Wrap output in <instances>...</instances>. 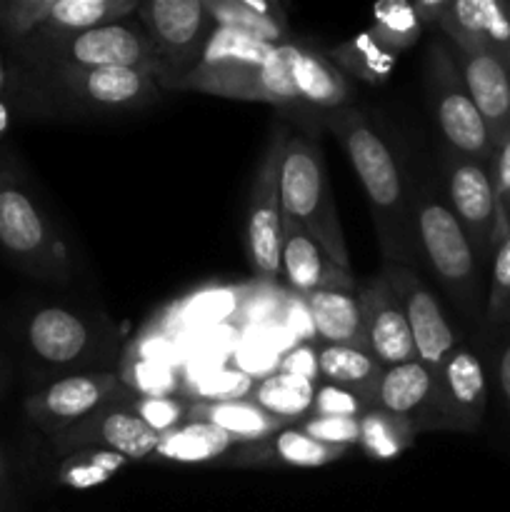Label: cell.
<instances>
[{
	"mask_svg": "<svg viewBox=\"0 0 510 512\" xmlns=\"http://www.w3.org/2000/svg\"><path fill=\"white\" fill-rule=\"evenodd\" d=\"M320 125L340 140L350 165L363 183L383 263L418 268L423 258H420L418 235H415L413 203L405 193L398 158L388 148L383 135L375 130L373 120L363 110L350 105V108L323 115Z\"/></svg>",
	"mask_w": 510,
	"mask_h": 512,
	"instance_id": "1",
	"label": "cell"
},
{
	"mask_svg": "<svg viewBox=\"0 0 510 512\" xmlns=\"http://www.w3.org/2000/svg\"><path fill=\"white\" fill-rule=\"evenodd\" d=\"M280 198H283L285 218H293L295 223L303 225L335 265L353 270L338 208H335V195L325 170L323 148L315 135H288L283 165H280Z\"/></svg>",
	"mask_w": 510,
	"mask_h": 512,
	"instance_id": "2",
	"label": "cell"
},
{
	"mask_svg": "<svg viewBox=\"0 0 510 512\" xmlns=\"http://www.w3.org/2000/svg\"><path fill=\"white\" fill-rule=\"evenodd\" d=\"M128 20L70 35L38 33L25 43L15 45L13 50L40 78L63 73V70H88L103 68V65L150 68L160 75L158 55L148 33Z\"/></svg>",
	"mask_w": 510,
	"mask_h": 512,
	"instance_id": "3",
	"label": "cell"
},
{
	"mask_svg": "<svg viewBox=\"0 0 510 512\" xmlns=\"http://www.w3.org/2000/svg\"><path fill=\"white\" fill-rule=\"evenodd\" d=\"M413 215L420 258L430 265L438 283L460 310L475 318L483 303V263L448 200L438 193L418 195Z\"/></svg>",
	"mask_w": 510,
	"mask_h": 512,
	"instance_id": "4",
	"label": "cell"
},
{
	"mask_svg": "<svg viewBox=\"0 0 510 512\" xmlns=\"http://www.w3.org/2000/svg\"><path fill=\"white\" fill-rule=\"evenodd\" d=\"M0 250L35 278L68 280L73 275L65 243L8 170H0Z\"/></svg>",
	"mask_w": 510,
	"mask_h": 512,
	"instance_id": "5",
	"label": "cell"
},
{
	"mask_svg": "<svg viewBox=\"0 0 510 512\" xmlns=\"http://www.w3.org/2000/svg\"><path fill=\"white\" fill-rule=\"evenodd\" d=\"M425 85L445 148L465 158L493 160V140L470 98L448 40H433L425 63Z\"/></svg>",
	"mask_w": 510,
	"mask_h": 512,
	"instance_id": "6",
	"label": "cell"
},
{
	"mask_svg": "<svg viewBox=\"0 0 510 512\" xmlns=\"http://www.w3.org/2000/svg\"><path fill=\"white\" fill-rule=\"evenodd\" d=\"M285 123L273 125L265 153L255 170L253 190H250L248 225H245V245L248 260L263 280H275L280 275V250H283V198H280V165L288 143Z\"/></svg>",
	"mask_w": 510,
	"mask_h": 512,
	"instance_id": "7",
	"label": "cell"
},
{
	"mask_svg": "<svg viewBox=\"0 0 510 512\" xmlns=\"http://www.w3.org/2000/svg\"><path fill=\"white\" fill-rule=\"evenodd\" d=\"M443 173L450 210H453L455 218L463 225L465 235L473 243L480 263H490L495 248L500 245L498 200H495L490 163L465 158V155H458L445 148Z\"/></svg>",
	"mask_w": 510,
	"mask_h": 512,
	"instance_id": "8",
	"label": "cell"
},
{
	"mask_svg": "<svg viewBox=\"0 0 510 512\" xmlns=\"http://www.w3.org/2000/svg\"><path fill=\"white\" fill-rule=\"evenodd\" d=\"M123 390L125 385L120 375L110 370L75 373L35 390L25 398L23 408L35 428H40L50 438H58L60 433L78 425L95 410L118 400Z\"/></svg>",
	"mask_w": 510,
	"mask_h": 512,
	"instance_id": "9",
	"label": "cell"
},
{
	"mask_svg": "<svg viewBox=\"0 0 510 512\" xmlns=\"http://www.w3.org/2000/svg\"><path fill=\"white\" fill-rule=\"evenodd\" d=\"M135 15L158 55V80L183 73L213 30L205 0H145Z\"/></svg>",
	"mask_w": 510,
	"mask_h": 512,
	"instance_id": "10",
	"label": "cell"
},
{
	"mask_svg": "<svg viewBox=\"0 0 510 512\" xmlns=\"http://www.w3.org/2000/svg\"><path fill=\"white\" fill-rule=\"evenodd\" d=\"M53 88H58L73 103L90 110H135L158 100V73L150 68H130V65H103L88 70H63V73L43 75Z\"/></svg>",
	"mask_w": 510,
	"mask_h": 512,
	"instance_id": "11",
	"label": "cell"
},
{
	"mask_svg": "<svg viewBox=\"0 0 510 512\" xmlns=\"http://www.w3.org/2000/svg\"><path fill=\"white\" fill-rule=\"evenodd\" d=\"M385 275H388L390 285H393L395 295H398L400 305L408 318L410 335L415 343V355L425 368L438 373L448 355L458 348V335L450 328L448 318H445L443 308H440L438 298L433 290L425 285L418 270L408 268V265L398 263H383Z\"/></svg>",
	"mask_w": 510,
	"mask_h": 512,
	"instance_id": "12",
	"label": "cell"
},
{
	"mask_svg": "<svg viewBox=\"0 0 510 512\" xmlns=\"http://www.w3.org/2000/svg\"><path fill=\"white\" fill-rule=\"evenodd\" d=\"M123 395V393H120ZM160 443V435L150 430L143 420L128 408L113 400V403L103 405L80 420L78 425L68 428L53 438L55 450L60 455L78 453V450H110V453L123 455L125 460H145L155 455Z\"/></svg>",
	"mask_w": 510,
	"mask_h": 512,
	"instance_id": "13",
	"label": "cell"
},
{
	"mask_svg": "<svg viewBox=\"0 0 510 512\" xmlns=\"http://www.w3.org/2000/svg\"><path fill=\"white\" fill-rule=\"evenodd\" d=\"M355 295H358L360 313H363L370 355L383 368H395V365L418 360L408 318H405V310L395 295L393 285H390L388 275L380 270L375 278L358 283Z\"/></svg>",
	"mask_w": 510,
	"mask_h": 512,
	"instance_id": "14",
	"label": "cell"
},
{
	"mask_svg": "<svg viewBox=\"0 0 510 512\" xmlns=\"http://www.w3.org/2000/svg\"><path fill=\"white\" fill-rule=\"evenodd\" d=\"M438 30L458 53L490 50L510 68V0H443Z\"/></svg>",
	"mask_w": 510,
	"mask_h": 512,
	"instance_id": "15",
	"label": "cell"
},
{
	"mask_svg": "<svg viewBox=\"0 0 510 512\" xmlns=\"http://www.w3.org/2000/svg\"><path fill=\"white\" fill-rule=\"evenodd\" d=\"M273 48V43L255 38V35L213 25V30L195 50L183 73L158 80V85L165 90H195L198 93L200 85L208 80L263 63Z\"/></svg>",
	"mask_w": 510,
	"mask_h": 512,
	"instance_id": "16",
	"label": "cell"
},
{
	"mask_svg": "<svg viewBox=\"0 0 510 512\" xmlns=\"http://www.w3.org/2000/svg\"><path fill=\"white\" fill-rule=\"evenodd\" d=\"M438 380V413L443 430L475 433L483 423L488 405V380L478 355L465 345H458L443 368L435 373Z\"/></svg>",
	"mask_w": 510,
	"mask_h": 512,
	"instance_id": "17",
	"label": "cell"
},
{
	"mask_svg": "<svg viewBox=\"0 0 510 512\" xmlns=\"http://www.w3.org/2000/svg\"><path fill=\"white\" fill-rule=\"evenodd\" d=\"M280 275L300 295L315 290H343L355 293L358 280L353 270H345L328 258L318 240L300 223L283 215V250H280Z\"/></svg>",
	"mask_w": 510,
	"mask_h": 512,
	"instance_id": "18",
	"label": "cell"
},
{
	"mask_svg": "<svg viewBox=\"0 0 510 512\" xmlns=\"http://www.w3.org/2000/svg\"><path fill=\"white\" fill-rule=\"evenodd\" d=\"M350 448H333L313 440L303 430L283 428L255 443L238 445L230 450L220 468H323V465L338 463Z\"/></svg>",
	"mask_w": 510,
	"mask_h": 512,
	"instance_id": "19",
	"label": "cell"
},
{
	"mask_svg": "<svg viewBox=\"0 0 510 512\" xmlns=\"http://www.w3.org/2000/svg\"><path fill=\"white\" fill-rule=\"evenodd\" d=\"M375 408L408 418L418 428V433L443 430V420L438 413V380L433 370L425 368L420 360L383 370Z\"/></svg>",
	"mask_w": 510,
	"mask_h": 512,
	"instance_id": "20",
	"label": "cell"
},
{
	"mask_svg": "<svg viewBox=\"0 0 510 512\" xmlns=\"http://www.w3.org/2000/svg\"><path fill=\"white\" fill-rule=\"evenodd\" d=\"M453 53L495 148L510 133V68L490 50L458 53L453 48Z\"/></svg>",
	"mask_w": 510,
	"mask_h": 512,
	"instance_id": "21",
	"label": "cell"
},
{
	"mask_svg": "<svg viewBox=\"0 0 510 512\" xmlns=\"http://www.w3.org/2000/svg\"><path fill=\"white\" fill-rule=\"evenodd\" d=\"M290 73H293L295 95H298L300 118L313 115L320 123L323 115L353 105L355 90L348 75L338 70V65L320 50L295 43Z\"/></svg>",
	"mask_w": 510,
	"mask_h": 512,
	"instance_id": "22",
	"label": "cell"
},
{
	"mask_svg": "<svg viewBox=\"0 0 510 512\" xmlns=\"http://www.w3.org/2000/svg\"><path fill=\"white\" fill-rule=\"evenodd\" d=\"M25 338L43 363L58 368L85 363L98 343L90 325L65 308L35 310L25 325Z\"/></svg>",
	"mask_w": 510,
	"mask_h": 512,
	"instance_id": "23",
	"label": "cell"
},
{
	"mask_svg": "<svg viewBox=\"0 0 510 512\" xmlns=\"http://www.w3.org/2000/svg\"><path fill=\"white\" fill-rule=\"evenodd\" d=\"M303 300L308 305L315 335L323 340V345L370 353L358 295L343 293V290H315V293L303 295Z\"/></svg>",
	"mask_w": 510,
	"mask_h": 512,
	"instance_id": "24",
	"label": "cell"
},
{
	"mask_svg": "<svg viewBox=\"0 0 510 512\" xmlns=\"http://www.w3.org/2000/svg\"><path fill=\"white\" fill-rule=\"evenodd\" d=\"M188 420H200L213 428L223 430L228 438H233L238 445L255 443L268 435L278 433L283 428H293V423L280 420L275 415L265 413L263 408L248 398L238 400H190L188 403Z\"/></svg>",
	"mask_w": 510,
	"mask_h": 512,
	"instance_id": "25",
	"label": "cell"
},
{
	"mask_svg": "<svg viewBox=\"0 0 510 512\" xmlns=\"http://www.w3.org/2000/svg\"><path fill=\"white\" fill-rule=\"evenodd\" d=\"M320 383H330L343 388L363 400L365 408H375L378 385L383 378V365L370 353L355 348H338V345H320L315 353Z\"/></svg>",
	"mask_w": 510,
	"mask_h": 512,
	"instance_id": "26",
	"label": "cell"
},
{
	"mask_svg": "<svg viewBox=\"0 0 510 512\" xmlns=\"http://www.w3.org/2000/svg\"><path fill=\"white\" fill-rule=\"evenodd\" d=\"M315 388H318V380L278 370V373L253 383L248 400H253L265 413L298 425L300 420L313 413Z\"/></svg>",
	"mask_w": 510,
	"mask_h": 512,
	"instance_id": "27",
	"label": "cell"
},
{
	"mask_svg": "<svg viewBox=\"0 0 510 512\" xmlns=\"http://www.w3.org/2000/svg\"><path fill=\"white\" fill-rule=\"evenodd\" d=\"M233 448H238V443L223 430L200 420H185L175 430L160 435L155 458L170 463H218Z\"/></svg>",
	"mask_w": 510,
	"mask_h": 512,
	"instance_id": "28",
	"label": "cell"
},
{
	"mask_svg": "<svg viewBox=\"0 0 510 512\" xmlns=\"http://www.w3.org/2000/svg\"><path fill=\"white\" fill-rule=\"evenodd\" d=\"M205 10L218 28L240 30L273 45L288 38V25L278 5L263 0H205Z\"/></svg>",
	"mask_w": 510,
	"mask_h": 512,
	"instance_id": "29",
	"label": "cell"
},
{
	"mask_svg": "<svg viewBox=\"0 0 510 512\" xmlns=\"http://www.w3.org/2000/svg\"><path fill=\"white\" fill-rule=\"evenodd\" d=\"M138 0H53L43 35H70L120 23L138 13Z\"/></svg>",
	"mask_w": 510,
	"mask_h": 512,
	"instance_id": "30",
	"label": "cell"
},
{
	"mask_svg": "<svg viewBox=\"0 0 510 512\" xmlns=\"http://www.w3.org/2000/svg\"><path fill=\"white\" fill-rule=\"evenodd\" d=\"M328 58L348 78H358L368 85H385L390 75L395 73V65H398V55L385 50L368 30L335 45Z\"/></svg>",
	"mask_w": 510,
	"mask_h": 512,
	"instance_id": "31",
	"label": "cell"
},
{
	"mask_svg": "<svg viewBox=\"0 0 510 512\" xmlns=\"http://www.w3.org/2000/svg\"><path fill=\"white\" fill-rule=\"evenodd\" d=\"M418 428L408 418L388 413L383 408H368L360 415V440L358 445L370 460L388 463L413 448L418 438Z\"/></svg>",
	"mask_w": 510,
	"mask_h": 512,
	"instance_id": "32",
	"label": "cell"
},
{
	"mask_svg": "<svg viewBox=\"0 0 510 512\" xmlns=\"http://www.w3.org/2000/svg\"><path fill=\"white\" fill-rule=\"evenodd\" d=\"M370 15H373V23H370L368 33L395 55L413 48L425 30L413 3H405V0H385V3L375 5Z\"/></svg>",
	"mask_w": 510,
	"mask_h": 512,
	"instance_id": "33",
	"label": "cell"
},
{
	"mask_svg": "<svg viewBox=\"0 0 510 512\" xmlns=\"http://www.w3.org/2000/svg\"><path fill=\"white\" fill-rule=\"evenodd\" d=\"M125 463L128 460L123 455L110 453V450H78V453L65 455L58 470V480L68 488L88 490L95 488V485L108 483Z\"/></svg>",
	"mask_w": 510,
	"mask_h": 512,
	"instance_id": "34",
	"label": "cell"
},
{
	"mask_svg": "<svg viewBox=\"0 0 510 512\" xmlns=\"http://www.w3.org/2000/svg\"><path fill=\"white\" fill-rule=\"evenodd\" d=\"M118 403L138 415L150 430L165 435L188 420L190 400L178 398V395H135L133 390L125 388Z\"/></svg>",
	"mask_w": 510,
	"mask_h": 512,
	"instance_id": "35",
	"label": "cell"
},
{
	"mask_svg": "<svg viewBox=\"0 0 510 512\" xmlns=\"http://www.w3.org/2000/svg\"><path fill=\"white\" fill-rule=\"evenodd\" d=\"M53 0H0V35L20 45L38 35L48 20Z\"/></svg>",
	"mask_w": 510,
	"mask_h": 512,
	"instance_id": "36",
	"label": "cell"
},
{
	"mask_svg": "<svg viewBox=\"0 0 510 512\" xmlns=\"http://www.w3.org/2000/svg\"><path fill=\"white\" fill-rule=\"evenodd\" d=\"M485 320L493 325H510V235L495 248L490 260Z\"/></svg>",
	"mask_w": 510,
	"mask_h": 512,
	"instance_id": "37",
	"label": "cell"
},
{
	"mask_svg": "<svg viewBox=\"0 0 510 512\" xmlns=\"http://www.w3.org/2000/svg\"><path fill=\"white\" fill-rule=\"evenodd\" d=\"M120 380L135 395H173L178 388V375L155 360H133L120 373Z\"/></svg>",
	"mask_w": 510,
	"mask_h": 512,
	"instance_id": "38",
	"label": "cell"
},
{
	"mask_svg": "<svg viewBox=\"0 0 510 512\" xmlns=\"http://www.w3.org/2000/svg\"><path fill=\"white\" fill-rule=\"evenodd\" d=\"M295 428L303 430L318 443L333 445V448H353L360 440V418H333V415L310 413Z\"/></svg>",
	"mask_w": 510,
	"mask_h": 512,
	"instance_id": "39",
	"label": "cell"
},
{
	"mask_svg": "<svg viewBox=\"0 0 510 512\" xmlns=\"http://www.w3.org/2000/svg\"><path fill=\"white\" fill-rule=\"evenodd\" d=\"M490 173L498 200V238L503 243L510 235V133L493 148Z\"/></svg>",
	"mask_w": 510,
	"mask_h": 512,
	"instance_id": "40",
	"label": "cell"
},
{
	"mask_svg": "<svg viewBox=\"0 0 510 512\" xmlns=\"http://www.w3.org/2000/svg\"><path fill=\"white\" fill-rule=\"evenodd\" d=\"M363 400L330 383H318L313 400V415H333V418H360L365 413Z\"/></svg>",
	"mask_w": 510,
	"mask_h": 512,
	"instance_id": "41",
	"label": "cell"
},
{
	"mask_svg": "<svg viewBox=\"0 0 510 512\" xmlns=\"http://www.w3.org/2000/svg\"><path fill=\"white\" fill-rule=\"evenodd\" d=\"M253 383L240 373H215L200 385V398L195 400H238L250 393Z\"/></svg>",
	"mask_w": 510,
	"mask_h": 512,
	"instance_id": "42",
	"label": "cell"
},
{
	"mask_svg": "<svg viewBox=\"0 0 510 512\" xmlns=\"http://www.w3.org/2000/svg\"><path fill=\"white\" fill-rule=\"evenodd\" d=\"M230 308H233V295L225 293V290H218V293L203 295V298L195 300L188 308V318H220V315H228Z\"/></svg>",
	"mask_w": 510,
	"mask_h": 512,
	"instance_id": "43",
	"label": "cell"
},
{
	"mask_svg": "<svg viewBox=\"0 0 510 512\" xmlns=\"http://www.w3.org/2000/svg\"><path fill=\"white\" fill-rule=\"evenodd\" d=\"M495 375H498L500 393H503L505 403L510 408V343L500 348L498 360H495Z\"/></svg>",
	"mask_w": 510,
	"mask_h": 512,
	"instance_id": "44",
	"label": "cell"
},
{
	"mask_svg": "<svg viewBox=\"0 0 510 512\" xmlns=\"http://www.w3.org/2000/svg\"><path fill=\"white\" fill-rule=\"evenodd\" d=\"M5 485H8V463H5V453L0 450V510H3Z\"/></svg>",
	"mask_w": 510,
	"mask_h": 512,
	"instance_id": "45",
	"label": "cell"
},
{
	"mask_svg": "<svg viewBox=\"0 0 510 512\" xmlns=\"http://www.w3.org/2000/svg\"><path fill=\"white\" fill-rule=\"evenodd\" d=\"M5 390H8V365H5L3 353H0V398H3Z\"/></svg>",
	"mask_w": 510,
	"mask_h": 512,
	"instance_id": "46",
	"label": "cell"
},
{
	"mask_svg": "<svg viewBox=\"0 0 510 512\" xmlns=\"http://www.w3.org/2000/svg\"><path fill=\"white\" fill-rule=\"evenodd\" d=\"M5 128H8V110H5V105L0 103V133H3Z\"/></svg>",
	"mask_w": 510,
	"mask_h": 512,
	"instance_id": "47",
	"label": "cell"
}]
</instances>
